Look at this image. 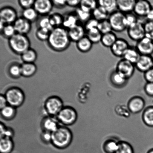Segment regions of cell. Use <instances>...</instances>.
I'll return each mask as SVG.
<instances>
[{"label":"cell","instance_id":"obj_3","mask_svg":"<svg viewBox=\"0 0 153 153\" xmlns=\"http://www.w3.org/2000/svg\"><path fill=\"white\" fill-rule=\"evenodd\" d=\"M9 45L12 51L17 54L22 55L30 48V42L26 35L16 33L9 39Z\"/></svg>","mask_w":153,"mask_h":153},{"label":"cell","instance_id":"obj_11","mask_svg":"<svg viewBox=\"0 0 153 153\" xmlns=\"http://www.w3.org/2000/svg\"><path fill=\"white\" fill-rule=\"evenodd\" d=\"M128 42L123 38H118L116 41L110 48L111 51L114 56L118 58H123L129 48Z\"/></svg>","mask_w":153,"mask_h":153},{"label":"cell","instance_id":"obj_35","mask_svg":"<svg viewBox=\"0 0 153 153\" xmlns=\"http://www.w3.org/2000/svg\"><path fill=\"white\" fill-rule=\"evenodd\" d=\"M79 7L85 11L92 13L97 6V1L94 0H83L81 1Z\"/></svg>","mask_w":153,"mask_h":153},{"label":"cell","instance_id":"obj_27","mask_svg":"<svg viewBox=\"0 0 153 153\" xmlns=\"http://www.w3.org/2000/svg\"><path fill=\"white\" fill-rule=\"evenodd\" d=\"M119 143V141L115 139H108L103 143V150L106 153H115L118 149Z\"/></svg>","mask_w":153,"mask_h":153},{"label":"cell","instance_id":"obj_29","mask_svg":"<svg viewBox=\"0 0 153 153\" xmlns=\"http://www.w3.org/2000/svg\"><path fill=\"white\" fill-rule=\"evenodd\" d=\"M142 119L147 126L153 127V106H149L144 109L142 115Z\"/></svg>","mask_w":153,"mask_h":153},{"label":"cell","instance_id":"obj_24","mask_svg":"<svg viewBox=\"0 0 153 153\" xmlns=\"http://www.w3.org/2000/svg\"><path fill=\"white\" fill-rule=\"evenodd\" d=\"M97 1L98 5L104 8L109 15L118 10L117 0H100Z\"/></svg>","mask_w":153,"mask_h":153},{"label":"cell","instance_id":"obj_30","mask_svg":"<svg viewBox=\"0 0 153 153\" xmlns=\"http://www.w3.org/2000/svg\"><path fill=\"white\" fill-rule=\"evenodd\" d=\"M91 14L93 18L99 22L108 19L109 15L104 8L98 5L93 10Z\"/></svg>","mask_w":153,"mask_h":153},{"label":"cell","instance_id":"obj_18","mask_svg":"<svg viewBox=\"0 0 153 153\" xmlns=\"http://www.w3.org/2000/svg\"><path fill=\"white\" fill-rule=\"evenodd\" d=\"M109 80L113 86L117 88H121L125 86L128 79L115 70L111 73Z\"/></svg>","mask_w":153,"mask_h":153},{"label":"cell","instance_id":"obj_52","mask_svg":"<svg viewBox=\"0 0 153 153\" xmlns=\"http://www.w3.org/2000/svg\"><path fill=\"white\" fill-rule=\"evenodd\" d=\"M41 138L45 143L51 142L52 133L50 132L44 131L41 134Z\"/></svg>","mask_w":153,"mask_h":153},{"label":"cell","instance_id":"obj_43","mask_svg":"<svg viewBox=\"0 0 153 153\" xmlns=\"http://www.w3.org/2000/svg\"><path fill=\"white\" fill-rule=\"evenodd\" d=\"M9 73L11 77L17 79L22 76L21 65L14 64L11 65L9 68Z\"/></svg>","mask_w":153,"mask_h":153},{"label":"cell","instance_id":"obj_46","mask_svg":"<svg viewBox=\"0 0 153 153\" xmlns=\"http://www.w3.org/2000/svg\"><path fill=\"white\" fill-rule=\"evenodd\" d=\"M138 18L134 13L125 14V22L127 28L138 22Z\"/></svg>","mask_w":153,"mask_h":153},{"label":"cell","instance_id":"obj_45","mask_svg":"<svg viewBox=\"0 0 153 153\" xmlns=\"http://www.w3.org/2000/svg\"><path fill=\"white\" fill-rule=\"evenodd\" d=\"M50 33V31L47 30L38 28L36 31V35L40 41H46L48 39Z\"/></svg>","mask_w":153,"mask_h":153},{"label":"cell","instance_id":"obj_51","mask_svg":"<svg viewBox=\"0 0 153 153\" xmlns=\"http://www.w3.org/2000/svg\"><path fill=\"white\" fill-rule=\"evenodd\" d=\"M144 90L148 96L153 97V82H147L145 85Z\"/></svg>","mask_w":153,"mask_h":153},{"label":"cell","instance_id":"obj_55","mask_svg":"<svg viewBox=\"0 0 153 153\" xmlns=\"http://www.w3.org/2000/svg\"><path fill=\"white\" fill-rule=\"evenodd\" d=\"M81 1H67V5L72 7H75L78 5H80Z\"/></svg>","mask_w":153,"mask_h":153},{"label":"cell","instance_id":"obj_15","mask_svg":"<svg viewBox=\"0 0 153 153\" xmlns=\"http://www.w3.org/2000/svg\"><path fill=\"white\" fill-rule=\"evenodd\" d=\"M53 6L52 1L49 0H37L34 1L33 7L39 14L46 16L51 11Z\"/></svg>","mask_w":153,"mask_h":153},{"label":"cell","instance_id":"obj_32","mask_svg":"<svg viewBox=\"0 0 153 153\" xmlns=\"http://www.w3.org/2000/svg\"><path fill=\"white\" fill-rule=\"evenodd\" d=\"M37 53L36 51L30 48L21 55L22 61L25 63H34L36 60Z\"/></svg>","mask_w":153,"mask_h":153},{"label":"cell","instance_id":"obj_31","mask_svg":"<svg viewBox=\"0 0 153 153\" xmlns=\"http://www.w3.org/2000/svg\"><path fill=\"white\" fill-rule=\"evenodd\" d=\"M79 21L76 14L71 13L67 15L65 17H64L62 25L64 28L69 30L78 25Z\"/></svg>","mask_w":153,"mask_h":153},{"label":"cell","instance_id":"obj_23","mask_svg":"<svg viewBox=\"0 0 153 153\" xmlns=\"http://www.w3.org/2000/svg\"><path fill=\"white\" fill-rule=\"evenodd\" d=\"M93 43L85 36L76 42V46L79 51L82 53H88L92 48Z\"/></svg>","mask_w":153,"mask_h":153},{"label":"cell","instance_id":"obj_10","mask_svg":"<svg viewBox=\"0 0 153 153\" xmlns=\"http://www.w3.org/2000/svg\"><path fill=\"white\" fill-rule=\"evenodd\" d=\"M135 48L140 55L152 56L153 54V41L145 37L137 42Z\"/></svg>","mask_w":153,"mask_h":153},{"label":"cell","instance_id":"obj_13","mask_svg":"<svg viewBox=\"0 0 153 153\" xmlns=\"http://www.w3.org/2000/svg\"><path fill=\"white\" fill-rule=\"evenodd\" d=\"M1 21L5 25L14 23L18 19L17 13L14 9L10 7H5L0 11Z\"/></svg>","mask_w":153,"mask_h":153},{"label":"cell","instance_id":"obj_56","mask_svg":"<svg viewBox=\"0 0 153 153\" xmlns=\"http://www.w3.org/2000/svg\"><path fill=\"white\" fill-rule=\"evenodd\" d=\"M147 21H153V8L150 10L147 15H146V17Z\"/></svg>","mask_w":153,"mask_h":153},{"label":"cell","instance_id":"obj_20","mask_svg":"<svg viewBox=\"0 0 153 153\" xmlns=\"http://www.w3.org/2000/svg\"><path fill=\"white\" fill-rule=\"evenodd\" d=\"M136 0H117L118 10L124 14L133 13Z\"/></svg>","mask_w":153,"mask_h":153},{"label":"cell","instance_id":"obj_25","mask_svg":"<svg viewBox=\"0 0 153 153\" xmlns=\"http://www.w3.org/2000/svg\"><path fill=\"white\" fill-rule=\"evenodd\" d=\"M22 76L30 77L34 75L36 72L37 66L34 63H25L21 65Z\"/></svg>","mask_w":153,"mask_h":153},{"label":"cell","instance_id":"obj_40","mask_svg":"<svg viewBox=\"0 0 153 153\" xmlns=\"http://www.w3.org/2000/svg\"><path fill=\"white\" fill-rule=\"evenodd\" d=\"M97 28L102 34L112 31L111 26L108 19L99 22Z\"/></svg>","mask_w":153,"mask_h":153},{"label":"cell","instance_id":"obj_39","mask_svg":"<svg viewBox=\"0 0 153 153\" xmlns=\"http://www.w3.org/2000/svg\"><path fill=\"white\" fill-rule=\"evenodd\" d=\"M76 14L78 19L81 22L85 23L91 18V13L85 11L79 7L76 9Z\"/></svg>","mask_w":153,"mask_h":153},{"label":"cell","instance_id":"obj_42","mask_svg":"<svg viewBox=\"0 0 153 153\" xmlns=\"http://www.w3.org/2000/svg\"><path fill=\"white\" fill-rule=\"evenodd\" d=\"M0 128L1 138L3 137H7L12 139L14 135V132L11 128L5 126L2 123H1Z\"/></svg>","mask_w":153,"mask_h":153},{"label":"cell","instance_id":"obj_5","mask_svg":"<svg viewBox=\"0 0 153 153\" xmlns=\"http://www.w3.org/2000/svg\"><path fill=\"white\" fill-rule=\"evenodd\" d=\"M108 19L114 32L121 33L127 29L125 22V14L119 10L109 15Z\"/></svg>","mask_w":153,"mask_h":153},{"label":"cell","instance_id":"obj_9","mask_svg":"<svg viewBox=\"0 0 153 153\" xmlns=\"http://www.w3.org/2000/svg\"><path fill=\"white\" fill-rule=\"evenodd\" d=\"M135 69L134 64L123 58L117 63L115 70L129 79L134 75Z\"/></svg>","mask_w":153,"mask_h":153},{"label":"cell","instance_id":"obj_14","mask_svg":"<svg viewBox=\"0 0 153 153\" xmlns=\"http://www.w3.org/2000/svg\"><path fill=\"white\" fill-rule=\"evenodd\" d=\"M135 66L139 72L145 73L153 68V58L151 55H140Z\"/></svg>","mask_w":153,"mask_h":153},{"label":"cell","instance_id":"obj_1","mask_svg":"<svg viewBox=\"0 0 153 153\" xmlns=\"http://www.w3.org/2000/svg\"><path fill=\"white\" fill-rule=\"evenodd\" d=\"M47 41L51 48L57 52L62 51L68 48L71 41L68 31L61 27L52 30Z\"/></svg>","mask_w":153,"mask_h":153},{"label":"cell","instance_id":"obj_16","mask_svg":"<svg viewBox=\"0 0 153 153\" xmlns=\"http://www.w3.org/2000/svg\"><path fill=\"white\" fill-rule=\"evenodd\" d=\"M13 25L16 33L26 35L31 30V22L23 17L18 18Z\"/></svg>","mask_w":153,"mask_h":153},{"label":"cell","instance_id":"obj_28","mask_svg":"<svg viewBox=\"0 0 153 153\" xmlns=\"http://www.w3.org/2000/svg\"><path fill=\"white\" fill-rule=\"evenodd\" d=\"M14 147V144L12 139L7 137L1 138L0 141V151L1 153H10Z\"/></svg>","mask_w":153,"mask_h":153},{"label":"cell","instance_id":"obj_41","mask_svg":"<svg viewBox=\"0 0 153 153\" xmlns=\"http://www.w3.org/2000/svg\"><path fill=\"white\" fill-rule=\"evenodd\" d=\"M4 37L9 39L11 38L16 33L14 26L12 24L5 25L4 28L1 31Z\"/></svg>","mask_w":153,"mask_h":153},{"label":"cell","instance_id":"obj_26","mask_svg":"<svg viewBox=\"0 0 153 153\" xmlns=\"http://www.w3.org/2000/svg\"><path fill=\"white\" fill-rule=\"evenodd\" d=\"M118 37L113 31L102 34L100 42L104 47L110 48L116 41Z\"/></svg>","mask_w":153,"mask_h":153},{"label":"cell","instance_id":"obj_48","mask_svg":"<svg viewBox=\"0 0 153 153\" xmlns=\"http://www.w3.org/2000/svg\"><path fill=\"white\" fill-rule=\"evenodd\" d=\"M99 22L94 18H91L89 20L85 22L84 25V28L86 32L94 28H97Z\"/></svg>","mask_w":153,"mask_h":153},{"label":"cell","instance_id":"obj_17","mask_svg":"<svg viewBox=\"0 0 153 153\" xmlns=\"http://www.w3.org/2000/svg\"><path fill=\"white\" fill-rule=\"evenodd\" d=\"M144 100L140 97H134L129 100L128 108L129 110L134 114H138L143 110L145 107Z\"/></svg>","mask_w":153,"mask_h":153},{"label":"cell","instance_id":"obj_44","mask_svg":"<svg viewBox=\"0 0 153 153\" xmlns=\"http://www.w3.org/2000/svg\"><path fill=\"white\" fill-rule=\"evenodd\" d=\"M39 28H43L48 30L49 31H52L54 28L50 22L49 16H45L40 19L39 22Z\"/></svg>","mask_w":153,"mask_h":153},{"label":"cell","instance_id":"obj_22","mask_svg":"<svg viewBox=\"0 0 153 153\" xmlns=\"http://www.w3.org/2000/svg\"><path fill=\"white\" fill-rule=\"evenodd\" d=\"M140 56V54L136 48L130 46L126 51L123 58L135 65L138 60Z\"/></svg>","mask_w":153,"mask_h":153},{"label":"cell","instance_id":"obj_57","mask_svg":"<svg viewBox=\"0 0 153 153\" xmlns=\"http://www.w3.org/2000/svg\"><path fill=\"white\" fill-rule=\"evenodd\" d=\"M147 153H153V149L150 150Z\"/></svg>","mask_w":153,"mask_h":153},{"label":"cell","instance_id":"obj_50","mask_svg":"<svg viewBox=\"0 0 153 153\" xmlns=\"http://www.w3.org/2000/svg\"><path fill=\"white\" fill-rule=\"evenodd\" d=\"M143 76L147 82H153V68L144 73Z\"/></svg>","mask_w":153,"mask_h":153},{"label":"cell","instance_id":"obj_54","mask_svg":"<svg viewBox=\"0 0 153 153\" xmlns=\"http://www.w3.org/2000/svg\"><path fill=\"white\" fill-rule=\"evenodd\" d=\"M7 105H8V103H7L5 95L1 94V97H0V108H1V109L5 107Z\"/></svg>","mask_w":153,"mask_h":153},{"label":"cell","instance_id":"obj_34","mask_svg":"<svg viewBox=\"0 0 153 153\" xmlns=\"http://www.w3.org/2000/svg\"><path fill=\"white\" fill-rule=\"evenodd\" d=\"M86 36L91 42L94 44H97L101 42L102 34L97 28L90 30L86 32Z\"/></svg>","mask_w":153,"mask_h":153},{"label":"cell","instance_id":"obj_53","mask_svg":"<svg viewBox=\"0 0 153 153\" xmlns=\"http://www.w3.org/2000/svg\"><path fill=\"white\" fill-rule=\"evenodd\" d=\"M53 5L59 8H62L65 7L67 4V1H56L54 0L52 1Z\"/></svg>","mask_w":153,"mask_h":153},{"label":"cell","instance_id":"obj_21","mask_svg":"<svg viewBox=\"0 0 153 153\" xmlns=\"http://www.w3.org/2000/svg\"><path fill=\"white\" fill-rule=\"evenodd\" d=\"M42 126L44 131L51 133L56 131L59 127L56 120L51 117L45 118L42 121Z\"/></svg>","mask_w":153,"mask_h":153},{"label":"cell","instance_id":"obj_7","mask_svg":"<svg viewBox=\"0 0 153 153\" xmlns=\"http://www.w3.org/2000/svg\"><path fill=\"white\" fill-rule=\"evenodd\" d=\"M45 107L49 115L52 116H57L64 108L63 103L59 97L53 96L46 100Z\"/></svg>","mask_w":153,"mask_h":153},{"label":"cell","instance_id":"obj_6","mask_svg":"<svg viewBox=\"0 0 153 153\" xmlns=\"http://www.w3.org/2000/svg\"><path fill=\"white\" fill-rule=\"evenodd\" d=\"M77 117L75 109L70 106L64 107L57 115L58 120L65 126L73 125L76 122Z\"/></svg>","mask_w":153,"mask_h":153},{"label":"cell","instance_id":"obj_8","mask_svg":"<svg viewBox=\"0 0 153 153\" xmlns=\"http://www.w3.org/2000/svg\"><path fill=\"white\" fill-rule=\"evenodd\" d=\"M127 33L130 39L138 42L145 37L144 23L140 21L127 28Z\"/></svg>","mask_w":153,"mask_h":153},{"label":"cell","instance_id":"obj_49","mask_svg":"<svg viewBox=\"0 0 153 153\" xmlns=\"http://www.w3.org/2000/svg\"><path fill=\"white\" fill-rule=\"evenodd\" d=\"M34 1H35L34 0H19V5L24 10L33 7Z\"/></svg>","mask_w":153,"mask_h":153},{"label":"cell","instance_id":"obj_19","mask_svg":"<svg viewBox=\"0 0 153 153\" xmlns=\"http://www.w3.org/2000/svg\"><path fill=\"white\" fill-rule=\"evenodd\" d=\"M68 31L71 41L76 42L85 37L86 33L84 26L79 24Z\"/></svg>","mask_w":153,"mask_h":153},{"label":"cell","instance_id":"obj_36","mask_svg":"<svg viewBox=\"0 0 153 153\" xmlns=\"http://www.w3.org/2000/svg\"><path fill=\"white\" fill-rule=\"evenodd\" d=\"M22 14V17L31 22H34L37 19L39 14L33 7L25 9Z\"/></svg>","mask_w":153,"mask_h":153},{"label":"cell","instance_id":"obj_47","mask_svg":"<svg viewBox=\"0 0 153 153\" xmlns=\"http://www.w3.org/2000/svg\"><path fill=\"white\" fill-rule=\"evenodd\" d=\"M145 37L153 41V21H147L144 23Z\"/></svg>","mask_w":153,"mask_h":153},{"label":"cell","instance_id":"obj_38","mask_svg":"<svg viewBox=\"0 0 153 153\" xmlns=\"http://www.w3.org/2000/svg\"><path fill=\"white\" fill-rule=\"evenodd\" d=\"M115 153H134L132 146L127 142L119 141V146Z\"/></svg>","mask_w":153,"mask_h":153},{"label":"cell","instance_id":"obj_37","mask_svg":"<svg viewBox=\"0 0 153 153\" xmlns=\"http://www.w3.org/2000/svg\"><path fill=\"white\" fill-rule=\"evenodd\" d=\"M51 25L54 28L61 27L62 25L64 17L60 14L54 13L49 16Z\"/></svg>","mask_w":153,"mask_h":153},{"label":"cell","instance_id":"obj_2","mask_svg":"<svg viewBox=\"0 0 153 153\" xmlns=\"http://www.w3.org/2000/svg\"><path fill=\"white\" fill-rule=\"evenodd\" d=\"M72 139L71 130L65 126H59L56 131L52 133L51 143L59 149H64L68 147Z\"/></svg>","mask_w":153,"mask_h":153},{"label":"cell","instance_id":"obj_33","mask_svg":"<svg viewBox=\"0 0 153 153\" xmlns=\"http://www.w3.org/2000/svg\"><path fill=\"white\" fill-rule=\"evenodd\" d=\"M1 115L3 118L7 120L13 119L16 114V108L10 105L1 109Z\"/></svg>","mask_w":153,"mask_h":153},{"label":"cell","instance_id":"obj_12","mask_svg":"<svg viewBox=\"0 0 153 153\" xmlns=\"http://www.w3.org/2000/svg\"><path fill=\"white\" fill-rule=\"evenodd\" d=\"M152 8L151 3L146 0L136 1L133 13L138 17H146Z\"/></svg>","mask_w":153,"mask_h":153},{"label":"cell","instance_id":"obj_4","mask_svg":"<svg viewBox=\"0 0 153 153\" xmlns=\"http://www.w3.org/2000/svg\"><path fill=\"white\" fill-rule=\"evenodd\" d=\"M4 95L8 104L14 108L19 107L25 101V95L23 91L17 87L9 88Z\"/></svg>","mask_w":153,"mask_h":153}]
</instances>
